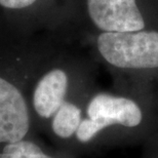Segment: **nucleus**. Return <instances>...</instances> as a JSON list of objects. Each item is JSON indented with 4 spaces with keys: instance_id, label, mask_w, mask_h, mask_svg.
<instances>
[{
    "instance_id": "f257e3e1",
    "label": "nucleus",
    "mask_w": 158,
    "mask_h": 158,
    "mask_svg": "<svg viewBox=\"0 0 158 158\" xmlns=\"http://www.w3.org/2000/svg\"><path fill=\"white\" fill-rule=\"evenodd\" d=\"M98 47L109 64L118 68H158V32H104Z\"/></svg>"
},
{
    "instance_id": "f03ea898",
    "label": "nucleus",
    "mask_w": 158,
    "mask_h": 158,
    "mask_svg": "<svg viewBox=\"0 0 158 158\" xmlns=\"http://www.w3.org/2000/svg\"><path fill=\"white\" fill-rule=\"evenodd\" d=\"M87 118L81 120L76 137L82 143L90 141L108 126L120 124L135 127L141 123L143 114L138 104L131 99L99 94L87 106Z\"/></svg>"
},
{
    "instance_id": "7ed1b4c3",
    "label": "nucleus",
    "mask_w": 158,
    "mask_h": 158,
    "mask_svg": "<svg viewBox=\"0 0 158 158\" xmlns=\"http://www.w3.org/2000/svg\"><path fill=\"white\" fill-rule=\"evenodd\" d=\"M90 19L105 32H135L145 22L135 0H87Z\"/></svg>"
},
{
    "instance_id": "20e7f679",
    "label": "nucleus",
    "mask_w": 158,
    "mask_h": 158,
    "mask_svg": "<svg viewBox=\"0 0 158 158\" xmlns=\"http://www.w3.org/2000/svg\"><path fill=\"white\" fill-rule=\"evenodd\" d=\"M29 131V113L21 91L0 78V143L22 141Z\"/></svg>"
},
{
    "instance_id": "39448f33",
    "label": "nucleus",
    "mask_w": 158,
    "mask_h": 158,
    "mask_svg": "<svg viewBox=\"0 0 158 158\" xmlns=\"http://www.w3.org/2000/svg\"><path fill=\"white\" fill-rule=\"evenodd\" d=\"M68 88V77L64 71L55 69L40 79L34 91L33 104L38 115L43 118L53 116L62 104Z\"/></svg>"
},
{
    "instance_id": "423d86ee",
    "label": "nucleus",
    "mask_w": 158,
    "mask_h": 158,
    "mask_svg": "<svg viewBox=\"0 0 158 158\" xmlns=\"http://www.w3.org/2000/svg\"><path fill=\"white\" fill-rule=\"evenodd\" d=\"M81 122V111L76 105L64 102L55 114L52 120L53 132L60 138L67 139L76 134Z\"/></svg>"
},
{
    "instance_id": "0eeeda50",
    "label": "nucleus",
    "mask_w": 158,
    "mask_h": 158,
    "mask_svg": "<svg viewBox=\"0 0 158 158\" xmlns=\"http://www.w3.org/2000/svg\"><path fill=\"white\" fill-rule=\"evenodd\" d=\"M0 158H52L46 155L40 148L32 142L19 141L7 143L3 148Z\"/></svg>"
},
{
    "instance_id": "6e6552de",
    "label": "nucleus",
    "mask_w": 158,
    "mask_h": 158,
    "mask_svg": "<svg viewBox=\"0 0 158 158\" xmlns=\"http://www.w3.org/2000/svg\"><path fill=\"white\" fill-rule=\"evenodd\" d=\"M35 1L36 0H0V5L7 8H24Z\"/></svg>"
}]
</instances>
